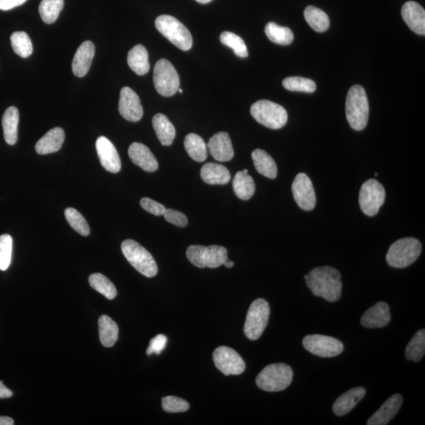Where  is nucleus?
Instances as JSON below:
<instances>
[{
    "mask_svg": "<svg viewBox=\"0 0 425 425\" xmlns=\"http://www.w3.org/2000/svg\"><path fill=\"white\" fill-rule=\"evenodd\" d=\"M65 141V132L62 128L51 129L36 144V152L39 154H48L58 152Z\"/></svg>",
    "mask_w": 425,
    "mask_h": 425,
    "instance_id": "obj_24",
    "label": "nucleus"
},
{
    "mask_svg": "<svg viewBox=\"0 0 425 425\" xmlns=\"http://www.w3.org/2000/svg\"><path fill=\"white\" fill-rule=\"evenodd\" d=\"M122 251L128 262L142 275L147 277L157 275L158 266L154 258L137 242L133 240L123 241Z\"/></svg>",
    "mask_w": 425,
    "mask_h": 425,
    "instance_id": "obj_5",
    "label": "nucleus"
},
{
    "mask_svg": "<svg viewBox=\"0 0 425 425\" xmlns=\"http://www.w3.org/2000/svg\"><path fill=\"white\" fill-rule=\"evenodd\" d=\"M95 56V45L91 41H84L75 54L72 62L75 76L83 78L89 71Z\"/></svg>",
    "mask_w": 425,
    "mask_h": 425,
    "instance_id": "obj_22",
    "label": "nucleus"
},
{
    "mask_svg": "<svg viewBox=\"0 0 425 425\" xmlns=\"http://www.w3.org/2000/svg\"><path fill=\"white\" fill-rule=\"evenodd\" d=\"M425 354V331L420 330L406 348V358L413 362L421 361Z\"/></svg>",
    "mask_w": 425,
    "mask_h": 425,
    "instance_id": "obj_36",
    "label": "nucleus"
},
{
    "mask_svg": "<svg viewBox=\"0 0 425 425\" xmlns=\"http://www.w3.org/2000/svg\"><path fill=\"white\" fill-rule=\"evenodd\" d=\"M13 240L8 234L0 236V271H7L12 262Z\"/></svg>",
    "mask_w": 425,
    "mask_h": 425,
    "instance_id": "obj_42",
    "label": "nucleus"
},
{
    "mask_svg": "<svg viewBox=\"0 0 425 425\" xmlns=\"http://www.w3.org/2000/svg\"><path fill=\"white\" fill-rule=\"evenodd\" d=\"M95 147L103 168L112 174L120 172L122 161L115 145L106 137H100L97 139Z\"/></svg>",
    "mask_w": 425,
    "mask_h": 425,
    "instance_id": "obj_16",
    "label": "nucleus"
},
{
    "mask_svg": "<svg viewBox=\"0 0 425 425\" xmlns=\"http://www.w3.org/2000/svg\"><path fill=\"white\" fill-rule=\"evenodd\" d=\"M266 34L271 41L277 45L286 46L294 40L293 32L288 27H283L274 23H268L265 28Z\"/></svg>",
    "mask_w": 425,
    "mask_h": 425,
    "instance_id": "obj_34",
    "label": "nucleus"
},
{
    "mask_svg": "<svg viewBox=\"0 0 425 425\" xmlns=\"http://www.w3.org/2000/svg\"><path fill=\"white\" fill-rule=\"evenodd\" d=\"M369 105L367 93L361 85H354L348 91L346 100V116L349 126L356 131L367 127Z\"/></svg>",
    "mask_w": 425,
    "mask_h": 425,
    "instance_id": "obj_2",
    "label": "nucleus"
},
{
    "mask_svg": "<svg viewBox=\"0 0 425 425\" xmlns=\"http://www.w3.org/2000/svg\"><path fill=\"white\" fill-rule=\"evenodd\" d=\"M166 343H168V337L165 336L160 334L155 336L150 342L149 347L147 349V354H160L165 348Z\"/></svg>",
    "mask_w": 425,
    "mask_h": 425,
    "instance_id": "obj_46",
    "label": "nucleus"
},
{
    "mask_svg": "<svg viewBox=\"0 0 425 425\" xmlns=\"http://www.w3.org/2000/svg\"><path fill=\"white\" fill-rule=\"evenodd\" d=\"M89 282L91 288L103 295L107 299H114L117 297V292L115 284L103 274H91Z\"/></svg>",
    "mask_w": 425,
    "mask_h": 425,
    "instance_id": "obj_35",
    "label": "nucleus"
},
{
    "mask_svg": "<svg viewBox=\"0 0 425 425\" xmlns=\"http://www.w3.org/2000/svg\"><path fill=\"white\" fill-rule=\"evenodd\" d=\"M251 114L261 125L271 129L282 128L288 122L286 110L270 100L256 102L251 107Z\"/></svg>",
    "mask_w": 425,
    "mask_h": 425,
    "instance_id": "obj_8",
    "label": "nucleus"
},
{
    "mask_svg": "<svg viewBox=\"0 0 425 425\" xmlns=\"http://www.w3.org/2000/svg\"><path fill=\"white\" fill-rule=\"evenodd\" d=\"M367 394V390L363 387H354L343 394L334 402L332 411L336 416L346 415L349 411L357 406Z\"/></svg>",
    "mask_w": 425,
    "mask_h": 425,
    "instance_id": "obj_23",
    "label": "nucleus"
},
{
    "mask_svg": "<svg viewBox=\"0 0 425 425\" xmlns=\"http://www.w3.org/2000/svg\"><path fill=\"white\" fill-rule=\"evenodd\" d=\"M152 126L159 141L163 146H170L176 137V129L169 118L163 114L154 116Z\"/></svg>",
    "mask_w": 425,
    "mask_h": 425,
    "instance_id": "obj_26",
    "label": "nucleus"
},
{
    "mask_svg": "<svg viewBox=\"0 0 425 425\" xmlns=\"http://www.w3.org/2000/svg\"><path fill=\"white\" fill-rule=\"evenodd\" d=\"M292 379L293 371L288 365L271 364L257 376L256 384L263 391L277 392L286 389L292 384Z\"/></svg>",
    "mask_w": 425,
    "mask_h": 425,
    "instance_id": "obj_3",
    "label": "nucleus"
},
{
    "mask_svg": "<svg viewBox=\"0 0 425 425\" xmlns=\"http://www.w3.org/2000/svg\"><path fill=\"white\" fill-rule=\"evenodd\" d=\"M12 395L13 392L3 384V381H0V399H8Z\"/></svg>",
    "mask_w": 425,
    "mask_h": 425,
    "instance_id": "obj_48",
    "label": "nucleus"
},
{
    "mask_svg": "<svg viewBox=\"0 0 425 425\" xmlns=\"http://www.w3.org/2000/svg\"><path fill=\"white\" fill-rule=\"evenodd\" d=\"M220 40L224 45L232 48L238 57L246 58L249 56V51H247L244 41L238 35L231 32H224L220 34Z\"/></svg>",
    "mask_w": 425,
    "mask_h": 425,
    "instance_id": "obj_40",
    "label": "nucleus"
},
{
    "mask_svg": "<svg viewBox=\"0 0 425 425\" xmlns=\"http://www.w3.org/2000/svg\"><path fill=\"white\" fill-rule=\"evenodd\" d=\"M10 42L14 51L21 58H28L34 51L32 41L25 32H15L10 36Z\"/></svg>",
    "mask_w": 425,
    "mask_h": 425,
    "instance_id": "obj_38",
    "label": "nucleus"
},
{
    "mask_svg": "<svg viewBox=\"0 0 425 425\" xmlns=\"http://www.w3.org/2000/svg\"><path fill=\"white\" fill-rule=\"evenodd\" d=\"M118 110L126 120L131 122H139L143 115L141 100L135 91L128 87L121 90Z\"/></svg>",
    "mask_w": 425,
    "mask_h": 425,
    "instance_id": "obj_15",
    "label": "nucleus"
},
{
    "mask_svg": "<svg viewBox=\"0 0 425 425\" xmlns=\"http://www.w3.org/2000/svg\"><path fill=\"white\" fill-rule=\"evenodd\" d=\"M213 360L215 367L225 376L240 375L246 369L244 359L233 349L228 347H219L215 349Z\"/></svg>",
    "mask_w": 425,
    "mask_h": 425,
    "instance_id": "obj_13",
    "label": "nucleus"
},
{
    "mask_svg": "<svg viewBox=\"0 0 425 425\" xmlns=\"http://www.w3.org/2000/svg\"><path fill=\"white\" fill-rule=\"evenodd\" d=\"M154 84L158 93L165 97L176 94L180 88V77L170 62L161 58L155 64Z\"/></svg>",
    "mask_w": 425,
    "mask_h": 425,
    "instance_id": "obj_10",
    "label": "nucleus"
},
{
    "mask_svg": "<svg viewBox=\"0 0 425 425\" xmlns=\"http://www.w3.org/2000/svg\"><path fill=\"white\" fill-rule=\"evenodd\" d=\"M156 29L182 51L190 50L193 40L191 32L173 16L161 15L155 20Z\"/></svg>",
    "mask_w": 425,
    "mask_h": 425,
    "instance_id": "obj_6",
    "label": "nucleus"
},
{
    "mask_svg": "<svg viewBox=\"0 0 425 425\" xmlns=\"http://www.w3.org/2000/svg\"><path fill=\"white\" fill-rule=\"evenodd\" d=\"M284 89L292 91H300V93H313L317 89L314 80L301 77H290L283 80Z\"/></svg>",
    "mask_w": 425,
    "mask_h": 425,
    "instance_id": "obj_41",
    "label": "nucleus"
},
{
    "mask_svg": "<svg viewBox=\"0 0 425 425\" xmlns=\"http://www.w3.org/2000/svg\"><path fill=\"white\" fill-rule=\"evenodd\" d=\"M65 216L69 225L71 226L77 233L83 236H88L91 230L87 220L82 216V214L76 209L69 207L65 211Z\"/></svg>",
    "mask_w": 425,
    "mask_h": 425,
    "instance_id": "obj_39",
    "label": "nucleus"
},
{
    "mask_svg": "<svg viewBox=\"0 0 425 425\" xmlns=\"http://www.w3.org/2000/svg\"><path fill=\"white\" fill-rule=\"evenodd\" d=\"M391 319L389 304L379 302L365 312L361 319V324L369 329H378L389 325Z\"/></svg>",
    "mask_w": 425,
    "mask_h": 425,
    "instance_id": "obj_19",
    "label": "nucleus"
},
{
    "mask_svg": "<svg viewBox=\"0 0 425 425\" xmlns=\"http://www.w3.org/2000/svg\"><path fill=\"white\" fill-rule=\"evenodd\" d=\"M27 0H0V10H10L21 6Z\"/></svg>",
    "mask_w": 425,
    "mask_h": 425,
    "instance_id": "obj_47",
    "label": "nucleus"
},
{
    "mask_svg": "<svg viewBox=\"0 0 425 425\" xmlns=\"http://www.w3.org/2000/svg\"><path fill=\"white\" fill-rule=\"evenodd\" d=\"M233 187L236 196L242 200H249L255 192L254 180L244 171H240L236 174L233 181Z\"/></svg>",
    "mask_w": 425,
    "mask_h": 425,
    "instance_id": "obj_31",
    "label": "nucleus"
},
{
    "mask_svg": "<svg viewBox=\"0 0 425 425\" xmlns=\"http://www.w3.org/2000/svg\"><path fill=\"white\" fill-rule=\"evenodd\" d=\"M19 122V111L17 107H8L3 114L2 126L5 141L10 145L17 143Z\"/></svg>",
    "mask_w": 425,
    "mask_h": 425,
    "instance_id": "obj_28",
    "label": "nucleus"
},
{
    "mask_svg": "<svg viewBox=\"0 0 425 425\" xmlns=\"http://www.w3.org/2000/svg\"><path fill=\"white\" fill-rule=\"evenodd\" d=\"M378 176V173H376V174H375V176Z\"/></svg>",
    "mask_w": 425,
    "mask_h": 425,
    "instance_id": "obj_54",
    "label": "nucleus"
},
{
    "mask_svg": "<svg viewBox=\"0 0 425 425\" xmlns=\"http://www.w3.org/2000/svg\"><path fill=\"white\" fill-rule=\"evenodd\" d=\"M64 7V0H42L39 12L43 21L47 24L56 23Z\"/></svg>",
    "mask_w": 425,
    "mask_h": 425,
    "instance_id": "obj_37",
    "label": "nucleus"
},
{
    "mask_svg": "<svg viewBox=\"0 0 425 425\" xmlns=\"http://www.w3.org/2000/svg\"><path fill=\"white\" fill-rule=\"evenodd\" d=\"M306 285L315 297L335 303L341 298V274L336 268L322 266L314 268L305 275Z\"/></svg>",
    "mask_w": 425,
    "mask_h": 425,
    "instance_id": "obj_1",
    "label": "nucleus"
},
{
    "mask_svg": "<svg viewBox=\"0 0 425 425\" xmlns=\"http://www.w3.org/2000/svg\"><path fill=\"white\" fill-rule=\"evenodd\" d=\"M304 17L306 23L316 32H323L330 28L329 16L319 8L314 6L306 8L304 12Z\"/></svg>",
    "mask_w": 425,
    "mask_h": 425,
    "instance_id": "obj_33",
    "label": "nucleus"
},
{
    "mask_svg": "<svg viewBox=\"0 0 425 425\" xmlns=\"http://www.w3.org/2000/svg\"><path fill=\"white\" fill-rule=\"evenodd\" d=\"M402 17L413 32L418 35L425 34V10L419 3L406 2L402 8Z\"/></svg>",
    "mask_w": 425,
    "mask_h": 425,
    "instance_id": "obj_18",
    "label": "nucleus"
},
{
    "mask_svg": "<svg viewBox=\"0 0 425 425\" xmlns=\"http://www.w3.org/2000/svg\"><path fill=\"white\" fill-rule=\"evenodd\" d=\"M186 255L192 265L201 268H218L229 260L227 249L218 245H192L187 249Z\"/></svg>",
    "mask_w": 425,
    "mask_h": 425,
    "instance_id": "obj_7",
    "label": "nucleus"
},
{
    "mask_svg": "<svg viewBox=\"0 0 425 425\" xmlns=\"http://www.w3.org/2000/svg\"><path fill=\"white\" fill-rule=\"evenodd\" d=\"M141 206L145 211L155 216H161L165 211V207L158 202L150 200L149 198H143L141 200Z\"/></svg>",
    "mask_w": 425,
    "mask_h": 425,
    "instance_id": "obj_45",
    "label": "nucleus"
},
{
    "mask_svg": "<svg viewBox=\"0 0 425 425\" xmlns=\"http://www.w3.org/2000/svg\"><path fill=\"white\" fill-rule=\"evenodd\" d=\"M271 308L267 301L257 299L247 311L244 324V334L251 341H257L264 332L270 319Z\"/></svg>",
    "mask_w": 425,
    "mask_h": 425,
    "instance_id": "obj_9",
    "label": "nucleus"
},
{
    "mask_svg": "<svg viewBox=\"0 0 425 425\" xmlns=\"http://www.w3.org/2000/svg\"><path fill=\"white\" fill-rule=\"evenodd\" d=\"M163 216L168 222L177 226V227L185 228L188 224L185 214L175 211V209H165Z\"/></svg>",
    "mask_w": 425,
    "mask_h": 425,
    "instance_id": "obj_44",
    "label": "nucleus"
},
{
    "mask_svg": "<svg viewBox=\"0 0 425 425\" xmlns=\"http://www.w3.org/2000/svg\"><path fill=\"white\" fill-rule=\"evenodd\" d=\"M128 156L133 163L144 171L152 173L158 170L157 159L150 149L141 143H133L128 148Z\"/></svg>",
    "mask_w": 425,
    "mask_h": 425,
    "instance_id": "obj_20",
    "label": "nucleus"
},
{
    "mask_svg": "<svg viewBox=\"0 0 425 425\" xmlns=\"http://www.w3.org/2000/svg\"><path fill=\"white\" fill-rule=\"evenodd\" d=\"M403 399L400 394L392 395L383 405L369 419L368 425H386L399 413L402 405Z\"/></svg>",
    "mask_w": 425,
    "mask_h": 425,
    "instance_id": "obj_21",
    "label": "nucleus"
},
{
    "mask_svg": "<svg viewBox=\"0 0 425 425\" xmlns=\"http://www.w3.org/2000/svg\"><path fill=\"white\" fill-rule=\"evenodd\" d=\"M161 406L170 413H184L189 410V403L176 396H166L161 400Z\"/></svg>",
    "mask_w": 425,
    "mask_h": 425,
    "instance_id": "obj_43",
    "label": "nucleus"
},
{
    "mask_svg": "<svg viewBox=\"0 0 425 425\" xmlns=\"http://www.w3.org/2000/svg\"><path fill=\"white\" fill-rule=\"evenodd\" d=\"M202 179L208 185H224L231 180L230 172L225 166L209 163L204 165L200 173Z\"/></svg>",
    "mask_w": 425,
    "mask_h": 425,
    "instance_id": "obj_25",
    "label": "nucleus"
},
{
    "mask_svg": "<svg viewBox=\"0 0 425 425\" xmlns=\"http://www.w3.org/2000/svg\"><path fill=\"white\" fill-rule=\"evenodd\" d=\"M224 266L226 268H232L234 266V262L232 261H229V260L224 263Z\"/></svg>",
    "mask_w": 425,
    "mask_h": 425,
    "instance_id": "obj_50",
    "label": "nucleus"
},
{
    "mask_svg": "<svg viewBox=\"0 0 425 425\" xmlns=\"http://www.w3.org/2000/svg\"><path fill=\"white\" fill-rule=\"evenodd\" d=\"M422 245L415 238H403L395 242L387 253L386 260L391 267L410 266L421 255Z\"/></svg>",
    "mask_w": 425,
    "mask_h": 425,
    "instance_id": "obj_4",
    "label": "nucleus"
},
{
    "mask_svg": "<svg viewBox=\"0 0 425 425\" xmlns=\"http://www.w3.org/2000/svg\"><path fill=\"white\" fill-rule=\"evenodd\" d=\"M196 1L200 3L206 4V3H209V2H211L212 0H196Z\"/></svg>",
    "mask_w": 425,
    "mask_h": 425,
    "instance_id": "obj_51",
    "label": "nucleus"
},
{
    "mask_svg": "<svg viewBox=\"0 0 425 425\" xmlns=\"http://www.w3.org/2000/svg\"><path fill=\"white\" fill-rule=\"evenodd\" d=\"M384 187L374 179L365 181L359 192V204L363 212L369 217L378 214L385 201Z\"/></svg>",
    "mask_w": 425,
    "mask_h": 425,
    "instance_id": "obj_11",
    "label": "nucleus"
},
{
    "mask_svg": "<svg viewBox=\"0 0 425 425\" xmlns=\"http://www.w3.org/2000/svg\"><path fill=\"white\" fill-rule=\"evenodd\" d=\"M99 331L100 342L105 347H111L118 340L119 329L115 321L110 317L103 315L100 317Z\"/></svg>",
    "mask_w": 425,
    "mask_h": 425,
    "instance_id": "obj_32",
    "label": "nucleus"
},
{
    "mask_svg": "<svg viewBox=\"0 0 425 425\" xmlns=\"http://www.w3.org/2000/svg\"><path fill=\"white\" fill-rule=\"evenodd\" d=\"M292 190L295 203L299 208L310 211L316 206V195L313 183L310 177L303 173L299 174L292 183Z\"/></svg>",
    "mask_w": 425,
    "mask_h": 425,
    "instance_id": "obj_14",
    "label": "nucleus"
},
{
    "mask_svg": "<svg viewBox=\"0 0 425 425\" xmlns=\"http://www.w3.org/2000/svg\"><path fill=\"white\" fill-rule=\"evenodd\" d=\"M179 93H183V90H182L181 89H180V88H179Z\"/></svg>",
    "mask_w": 425,
    "mask_h": 425,
    "instance_id": "obj_53",
    "label": "nucleus"
},
{
    "mask_svg": "<svg viewBox=\"0 0 425 425\" xmlns=\"http://www.w3.org/2000/svg\"><path fill=\"white\" fill-rule=\"evenodd\" d=\"M243 171L244 172V173H246V174H249V170H243Z\"/></svg>",
    "mask_w": 425,
    "mask_h": 425,
    "instance_id": "obj_52",
    "label": "nucleus"
},
{
    "mask_svg": "<svg viewBox=\"0 0 425 425\" xmlns=\"http://www.w3.org/2000/svg\"><path fill=\"white\" fill-rule=\"evenodd\" d=\"M127 61L132 71L139 76L148 73L150 71L148 52L146 47L141 45H136L129 51Z\"/></svg>",
    "mask_w": 425,
    "mask_h": 425,
    "instance_id": "obj_27",
    "label": "nucleus"
},
{
    "mask_svg": "<svg viewBox=\"0 0 425 425\" xmlns=\"http://www.w3.org/2000/svg\"><path fill=\"white\" fill-rule=\"evenodd\" d=\"M256 170L268 179H275L277 176V166L275 161L265 150L256 149L252 152Z\"/></svg>",
    "mask_w": 425,
    "mask_h": 425,
    "instance_id": "obj_29",
    "label": "nucleus"
},
{
    "mask_svg": "<svg viewBox=\"0 0 425 425\" xmlns=\"http://www.w3.org/2000/svg\"><path fill=\"white\" fill-rule=\"evenodd\" d=\"M185 148L190 157L198 163H203L207 159V145L203 139L195 133H190L185 139Z\"/></svg>",
    "mask_w": 425,
    "mask_h": 425,
    "instance_id": "obj_30",
    "label": "nucleus"
},
{
    "mask_svg": "<svg viewBox=\"0 0 425 425\" xmlns=\"http://www.w3.org/2000/svg\"><path fill=\"white\" fill-rule=\"evenodd\" d=\"M303 345L306 351L321 358H332L343 352L341 341L328 336L309 335L303 338Z\"/></svg>",
    "mask_w": 425,
    "mask_h": 425,
    "instance_id": "obj_12",
    "label": "nucleus"
},
{
    "mask_svg": "<svg viewBox=\"0 0 425 425\" xmlns=\"http://www.w3.org/2000/svg\"><path fill=\"white\" fill-rule=\"evenodd\" d=\"M207 148L213 158L220 163L229 161L234 157V150L228 133L220 132L214 134L209 139Z\"/></svg>",
    "mask_w": 425,
    "mask_h": 425,
    "instance_id": "obj_17",
    "label": "nucleus"
},
{
    "mask_svg": "<svg viewBox=\"0 0 425 425\" xmlns=\"http://www.w3.org/2000/svg\"><path fill=\"white\" fill-rule=\"evenodd\" d=\"M14 420L9 417H0V425H13Z\"/></svg>",
    "mask_w": 425,
    "mask_h": 425,
    "instance_id": "obj_49",
    "label": "nucleus"
}]
</instances>
